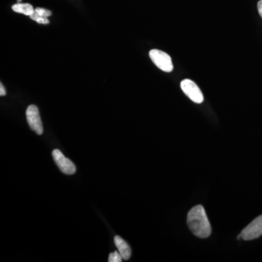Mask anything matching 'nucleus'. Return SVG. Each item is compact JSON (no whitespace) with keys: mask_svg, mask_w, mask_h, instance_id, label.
I'll return each instance as SVG.
<instances>
[{"mask_svg":"<svg viewBox=\"0 0 262 262\" xmlns=\"http://www.w3.org/2000/svg\"><path fill=\"white\" fill-rule=\"evenodd\" d=\"M52 155L55 162L62 173L66 175H72L75 173V165L69 159L66 158L61 151L59 149H54L53 151Z\"/></svg>","mask_w":262,"mask_h":262,"instance_id":"423d86ee","label":"nucleus"},{"mask_svg":"<svg viewBox=\"0 0 262 262\" xmlns=\"http://www.w3.org/2000/svg\"><path fill=\"white\" fill-rule=\"evenodd\" d=\"M114 241L122 258L125 260H128L131 256V248L130 245L127 244V242H125L123 239L120 238L119 236H117V235L114 237Z\"/></svg>","mask_w":262,"mask_h":262,"instance_id":"0eeeda50","label":"nucleus"},{"mask_svg":"<svg viewBox=\"0 0 262 262\" xmlns=\"http://www.w3.org/2000/svg\"><path fill=\"white\" fill-rule=\"evenodd\" d=\"M187 225L190 231L197 238H207L211 234V226L202 205H196L189 211Z\"/></svg>","mask_w":262,"mask_h":262,"instance_id":"f257e3e1","label":"nucleus"},{"mask_svg":"<svg viewBox=\"0 0 262 262\" xmlns=\"http://www.w3.org/2000/svg\"><path fill=\"white\" fill-rule=\"evenodd\" d=\"M181 89L192 102L196 104H201L203 102V94L198 86L193 81L189 79H184L181 82Z\"/></svg>","mask_w":262,"mask_h":262,"instance_id":"7ed1b4c3","label":"nucleus"},{"mask_svg":"<svg viewBox=\"0 0 262 262\" xmlns=\"http://www.w3.org/2000/svg\"><path fill=\"white\" fill-rule=\"evenodd\" d=\"M21 2H22V0H18V3H21Z\"/></svg>","mask_w":262,"mask_h":262,"instance_id":"4468645a","label":"nucleus"},{"mask_svg":"<svg viewBox=\"0 0 262 262\" xmlns=\"http://www.w3.org/2000/svg\"><path fill=\"white\" fill-rule=\"evenodd\" d=\"M242 239L252 240L259 238L262 235V215L257 217L248 226L245 227L241 233Z\"/></svg>","mask_w":262,"mask_h":262,"instance_id":"39448f33","label":"nucleus"},{"mask_svg":"<svg viewBox=\"0 0 262 262\" xmlns=\"http://www.w3.org/2000/svg\"><path fill=\"white\" fill-rule=\"evenodd\" d=\"M26 119L30 128L34 130L37 135H42L43 126L39 109L35 105H30L28 107L26 112Z\"/></svg>","mask_w":262,"mask_h":262,"instance_id":"20e7f679","label":"nucleus"},{"mask_svg":"<svg viewBox=\"0 0 262 262\" xmlns=\"http://www.w3.org/2000/svg\"><path fill=\"white\" fill-rule=\"evenodd\" d=\"M122 259L123 258H122L119 252L114 251V253H110L108 261L109 262H121L122 261Z\"/></svg>","mask_w":262,"mask_h":262,"instance_id":"9d476101","label":"nucleus"},{"mask_svg":"<svg viewBox=\"0 0 262 262\" xmlns=\"http://www.w3.org/2000/svg\"><path fill=\"white\" fill-rule=\"evenodd\" d=\"M12 9L16 13H21L28 16H31L35 11L33 6L28 3H17L13 6Z\"/></svg>","mask_w":262,"mask_h":262,"instance_id":"6e6552de","label":"nucleus"},{"mask_svg":"<svg viewBox=\"0 0 262 262\" xmlns=\"http://www.w3.org/2000/svg\"><path fill=\"white\" fill-rule=\"evenodd\" d=\"M6 95V91L3 84H0V96H5Z\"/></svg>","mask_w":262,"mask_h":262,"instance_id":"f8f14e48","label":"nucleus"},{"mask_svg":"<svg viewBox=\"0 0 262 262\" xmlns=\"http://www.w3.org/2000/svg\"><path fill=\"white\" fill-rule=\"evenodd\" d=\"M29 17L31 18V19H32L33 21H36V23H38V24H48L50 23L48 18L43 17V16H40V15H39L37 13L35 12V11H34V13H33L31 16H30Z\"/></svg>","mask_w":262,"mask_h":262,"instance_id":"1a4fd4ad","label":"nucleus"},{"mask_svg":"<svg viewBox=\"0 0 262 262\" xmlns=\"http://www.w3.org/2000/svg\"><path fill=\"white\" fill-rule=\"evenodd\" d=\"M149 57L152 62L163 72H170L173 70L171 58L166 53L160 50H152L149 52Z\"/></svg>","mask_w":262,"mask_h":262,"instance_id":"f03ea898","label":"nucleus"},{"mask_svg":"<svg viewBox=\"0 0 262 262\" xmlns=\"http://www.w3.org/2000/svg\"><path fill=\"white\" fill-rule=\"evenodd\" d=\"M257 8H258V13L262 18V0L258 2V4H257Z\"/></svg>","mask_w":262,"mask_h":262,"instance_id":"ddd939ff","label":"nucleus"},{"mask_svg":"<svg viewBox=\"0 0 262 262\" xmlns=\"http://www.w3.org/2000/svg\"><path fill=\"white\" fill-rule=\"evenodd\" d=\"M35 12L37 13L38 14L43 16V17L48 18L52 15L51 11L49 10L46 9V8H36L35 9Z\"/></svg>","mask_w":262,"mask_h":262,"instance_id":"9b49d317","label":"nucleus"}]
</instances>
